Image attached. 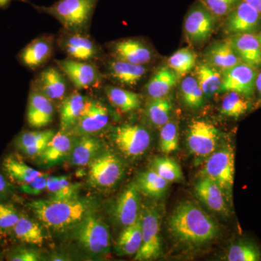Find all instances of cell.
<instances>
[{
	"label": "cell",
	"mask_w": 261,
	"mask_h": 261,
	"mask_svg": "<svg viewBox=\"0 0 261 261\" xmlns=\"http://www.w3.org/2000/svg\"><path fill=\"white\" fill-rule=\"evenodd\" d=\"M168 229L175 240L192 246L212 241L219 231L217 222L200 206L190 201L176 207L170 218Z\"/></svg>",
	"instance_id": "1"
},
{
	"label": "cell",
	"mask_w": 261,
	"mask_h": 261,
	"mask_svg": "<svg viewBox=\"0 0 261 261\" xmlns=\"http://www.w3.org/2000/svg\"><path fill=\"white\" fill-rule=\"evenodd\" d=\"M27 206L45 227L54 231L74 227L89 214L90 209L87 201L78 197L68 200H34Z\"/></svg>",
	"instance_id": "2"
},
{
	"label": "cell",
	"mask_w": 261,
	"mask_h": 261,
	"mask_svg": "<svg viewBox=\"0 0 261 261\" xmlns=\"http://www.w3.org/2000/svg\"><path fill=\"white\" fill-rule=\"evenodd\" d=\"M99 0H57L50 6L31 5L38 13L53 17L68 32L89 34Z\"/></svg>",
	"instance_id": "3"
},
{
	"label": "cell",
	"mask_w": 261,
	"mask_h": 261,
	"mask_svg": "<svg viewBox=\"0 0 261 261\" xmlns=\"http://www.w3.org/2000/svg\"><path fill=\"white\" fill-rule=\"evenodd\" d=\"M73 228V237L84 250L96 255L109 253L111 233L102 219L89 214Z\"/></svg>",
	"instance_id": "4"
},
{
	"label": "cell",
	"mask_w": 261,
	"mask_h": 261,
	"mask_svg": "<svg viewBox=\"0 0 261 261\" xmlns=\"http://www.w3.org/2000/svg\"><path fill=\"white\" fill-rule=\"evenodd\" d=\"M234 173V151L230 145L213 152L203 170L205 177L211 178L219 185L228 201H231L232 197Z\"/></svg>",
	"instance_id": "5"
},
{
	"label": "cell",
	"mask_w": 261,
	"mask_h": 261,
	"mask_svg": "<svg viewBox=\"0 0 261 261\" xmlns=\"http://www.w3.org/2000/svg\"><path fill=\"white\" fill-rule=\"evenodd\" d=\"M124 166L121 159L111 152L98 154L89 164V182L98 189L114 187L123 177Z\"/></svg>",
	"instance_id": "6"
},
{
	"label": "cell",
	"mask_w": 261,
	"mask_h": 261,
	"mask_svg": "<svg viewBox=\"0 0 261 261\" xmlns=\"http://www.w3.org/2000/svg\"><path fill=\"white\" fill-rule=\"evenodd\" d=\"M142 241L135 260H152L163 255L162 243L160 236L161 216L154 207H147L142 211Z\"/></svg>",
	"instance_id": "7"
},
{
	"label": "cell",
	"mask_w": 261,
	"mask_h": 261,
	"mask_svg": "<svg viewBox=\"0 0 261 261\" xmlns=\"http://www.w3.org/2000/svg\"><path fill=\"white\" fill-rule=\"evenodd\" d=\"M56 44L68 58L75 61L92 62L101 56V48L89 34L63 29L57 37Z\"/></svg>",
	"instance_id": "8"
},
{
	"label": "cell",
	"mask_w": 261,
	"mask_h": 261,
	"mask_svg": "<svg viewBox=\"0 0 261 261\" xmlns=\"http://www.w3.org/2000/svg\"><path fill=\"white\" fill-rule=\"evenodd\" d=\"M56 63L77 90L97 88L102 84V74L92 62L75 61L68 58L58 60Z\"/></svg>",
	"instance_id": "9"
},
{
	"label": "cell",
	"mask_w": 261,
	"mask_h": 261,
	"mask_svg": "<svg viewBox=\"0 0 261 261\" xmlns=\"http://www.w3.org/2000/svg\"><path fill=\"white\" fill-rule=\"evenodd\" d=\"M113 141L118 149L128 157H140L150 145L148 130L139 125L124 124L113 132Z\"/></svg>",
	"instance_id": "10"
},
{
	"label": "cell",
	"mask_w": 261,
	"mask_h": 261,
	"mask_svg": "<svg viewBox=\"0 0 261 261\" xmlns=\"http://www.w3.org/2000/svg\"><path fill=\"white\" fill-rule=\"evenodd\" d=\"M216 19L217 18L198 1L187 13L184 23L188 40L195 44L207 41L214 32Z\"/></svg>",
	"instance_id": "11"
},
{
	"label": "cell",
	"mask_w": 261,
	"mask_h": 261,
	"mask_svg": "<svg viewBox=\"0 0 261 261\" xmlns=\"http://www.w3.org/2000/svg\"><path fill=\"white\" fill-rule=\"evenodd\" d=\"M257 72L255 68L243 62L221 72V92H235L252 98L255 92Z\"/></svg>",
	"instance_id": "12"
},
{
	"label": "cell",
	"mask_w": 261,
	"mask_h": 261,
	"mask_svg": "<svg viewBox=\"0 0 261 261\" xmlns=\"http://www.w3.org/2000/svg\"><path fill=\"white\" fill-rule=\"evenodd\" d=\"M56 39L51 34H44L33 39L18 53V61L20 65L35 70L47 64L54 53Z\"/></svg>",
	"instance_id": "13"
},
{
	"label": "cell",
	"mask_w": 261,
	"mask_h": 261,
	"mask_svg": "<svg viewBox=\"0 0 261 261\" xmlns=\"http://www.w3.org/2000/svg\"><path fill=\"white\" fill-rule=\"evenodd\" d=\"M219 137V130L214 125L205 121H194L189 126L187 145L196 155H209L216 150Z\"/></svg>",
	"instance_id": "14"
},
{
	"label": "cell",
	"mask_w": 261,
	"mask_h": 261,
	"mask_svg": "<svg viewBox=\"0 0 261 261\" xmlns=\"http://www.w3.org/2000/svg\"><path fill=\"white\" fill-rule=\"evenodd\" d=\"M66 76L58 66L48 67L39 73L32 84L33 88L56 104L66 97L68 90Z\"/></svg>",
	"instance_id": "15"
},
{
	"label": "cell",
	"mask_w": 261,
	"mask_h": 261,
	"mask_svg": "<svg viewBox=\"0 0 261 261\" xmlns=\"http://www.w3.org/2000/svg\"><path fill=\"white\" fill-rule=\"evenodd\" d=\"M260 25V13L251 5L242 1L226 15L225 32L231 35L245 33L255 34Z\"/></svg>",
	"instance_id": "16"
},
{
	"label": "cell",
	"mask_w": 261,
	"mask_h": 261,
	"mask_svg": "<svg viewBox=\"0 0 261 261\" xmlns=\"http://www.w3.org/2000/svg\"><path fill=\"white\" fill-rule=\"evenodd\" d=\"M108 122V108L99 101L89 99L78 123L70 133L75 137L93 135L104 129Z\"/></svg>",
	"instance_id": "17"
},
{
	"label": "cell",
	"mask_w": 261,
	"mask_h": 261,
	"mask_svg": "<svg viewBox=\"0 0 261 261\" xmlns=\"http://www.w3.org/2000/svg\"><path fill=\"white\" fill-rule=\"evenodd\" d=\"M111 56L119 61L137 65H146L152 58V51L145 42L137 39H125L108 45Z\"/></svg>",
	"instance_id": "18"
},
{
	"label": "cell",
	"mask_w": 261,
	"mask_h": 261,
	"mask_svg": "<svg viewBox=\"0 0 261 261\" xmlns=\"http://www.w3.org/2000/svg\"><path fill=\"white\" fill-rule=\"evenodd\" d=\"M55 116V104L31 87L27 109V121L31 128H42L50 124Z\"/></svg>",
	"instance_id": "19"
},
{
	"label": "cell",
	"mask_w": 261,
	"mask_h": 261,
	"mask_svg": "<svg viewBox=\"0 0 261 261\" xmlns=\"http://www.w3.org/2000/svg\"><path fill=\"white\" fill-rule=\"evenodd\" d=\"M141 192L137 182H132L122 192L115 205L113 215L117 222L127 226L140 216Z\"/></svg>",
	"instance_id": "20"
},
{
	"label": "cell",
	"mask_w": 261,
	"mask_h": 261,
	"mask_svg": "<svg viewBox=\"0 0 261 261\" xmlns=\"http://www.w3.org/2000/svg\"><path fill=\"white\" fill-rule=\"evenodd\" d=\"M197 197L208 208L223 216H228L227 199L219 185L210 178L203 177L195 186Z\"/></svg>",
	"instance_id": "21"
},
{
	"label": "cell",
	"mask_w": 261,
	"mask_h": 261,
	"mask_svg": "<svg viewBox=\"0 0 261 261\" xmlns=\"http://www.w3.org/2000/svg\"><path fill=\"white\" fill-rule=\"evenodd\" d=\"M229 39L242 62L255 69H260L261 47L257 34L255 33L233 34Z\"/></svg>",
	"instance_id": "22"
},
{
	"label": "cell",
	"mask_w": 261,
	"mask_h": 261,
	"mask_svg": "<svg viewBox=\"0 0 261 261\" xmlns=\"http://www.w3.org/2000/svg\"><path fill=\"white\" fill-rule=\"evenodd\" d=\"M1 169L8 181L17 187L30 183L43 174L30 167L18 156L12 154L5 156L2 161Z\"/></svg>",
	"instance_id": "23"
},
{
	"label": "cell",
	"mask_w": 261,
	"mask_h": 261,
	"mask_svg": "<svg viewBox=\"0 0 261 261\" xmlns=\"http://www.w3.org/2000/svg\"><path fill=\"white\" fill-rule=\"evenodd\" d=\"M74 135L60 130L48 142L39 158L46 166H53L69 158L75 143Z\"/></svg>",
	"instance_id": "24"
},
{
	"label": "cell",
	"mask_w": 261,
	"mask_h": 261,
	"mask_svg": "<svg viewBox=\"0 0 261 261\" xmlns=\"http://www.w3.org/2000/svg\"><path fill=\"white\" fill-rule=\"evenodd\" d=\"M88 99L78 90L65 97L60 104L61 130L70 132L73 130L83 113Z\"/></svg>",
	"instance_id": "25"
},
{
	"label": "cell",
	"mask_w": 261,
	"mask_h": 261,
	"mask_svg": "<svg viewBox=\"0 0 261 261\" xmlns=\"http://www.w3.org/2000/svg\"><path fill=\"white\" fill-rule=\"evenodd\" d=\"M107 70L111 79L126 87L137 85L147 71L145 65L133 64L114 58L108 62Z\"/></svg>",
	"instance_id": "26"
},
{
	"label": "cell",
	"mask_w": 261,
	"mask_h": 261,
	"mask_svg": "<svg viewBox=\"0 0 261 261\" xmlns=\"http://www.w3.org/2000/svg\"><path fill=\"white\" fill-rule=\"evenodd\" d=\"M207 63L221 72L242 63L229 38L213 44L206 53Z\"/></svg>",
	"instance_id": "27"
},
{
	"label": "cell",
	"mask_w": 261,
	"mask_h": 261,
	"mask_svg": "<svg viewBox=\"0 0 261 261\" xmlns=\"http://www.w3.org/2000/svg\"><path fill=\"white\" fill-rule=\"evenodd\" d=\"M102 148V142L93 135L78 137L75 140L70 152V162L77 167L89 166V163L99 154Z\"/></svg>",
	"instance_id": "28"
},
{
	"label": "cell",
	"mask_w": 261,
	"mask_h": 261,
	"mask_svg": "<svg viewBox=\"0 0 261 261\" xmlns=\"http://www.w3.org/2000/svg\"><path fill=\"white\" fill-rule=\"evenodd\" d=\"M142 241V214L135 222L125 226L116 243V252L121 256L136 255Z\"/></svg>",
	"instance_id": "29"
},
{
	"label": "cell",
	"mask_w": 261,
	"mask_h": 261,
	"mask_svg": "<svg viewBox=\"0 0 261 261\" xmlns=\"http://www.w3.org/2000/svg\"><path fill=\"white\" fill-rule=\"evenodd\" d=\"M178 80V75L169 67H161L147 82L146 92L151 99L167 97Z\"/></svg>",
	"instance_id": "30"
},
{
	"label": "cell",
	"mask_w": 261,
	"mask_h": 261,
	"mask_svg": "<svg viewBox=\"0 0 261 261\" xmlns=\"http://www.w3.org/2000/svg\"><path fill=\"white\" fill-rule=\"evenodd\" d=\"M11 235L20 243L28 245L42 246L44 242V234L40 226L23 211Z\"/></svg>",
	"instance_id": "31"
},
{
	"label": "cell",
	"mask_w": 261,
	"mask_h": 261,
	"mask_svg": "<svg viewBox=\"0 0 261 261\" xmlns=\"http://www.w3.org/2000/svg\"><path fill=\"white\" fill-rule=\"evenodd\" d=\"M196 75L200 88L207 97L221 92L222 73L212 65L201 63L196 69Z\"/></svg>",
	"instance_id": "32"
},
{
	"label": "cell",
	"mask_w": 261,
	"mask_h": 261,
	"mask_svg": "<svg viewBox=\"0 0 261 261\" xmlns=\"http://www.w3.org/2000/svg\"><path fill=\"white\" fill-rule=\"evenodd\" d=\"M105 92L110 102L121 112H132L141 106L140 96L132 91L107 86L105 88Z\"/></svg>",
	"instance_id": "33"
},
{
	"label": "cell",
	"mask_w": 261,
	"mask_h": 261,
	"mask_svg": "<svg viewBox=\"0 0 261 261\" xmlns=\"http://www.w3.org/2000/svg\"><path fill=\"white\" fill-rule=\"evenodd\" d=\"M80 185L73 183L65 176H48L47 191L51 200H68L77 198Z\"/></svg>",
	"instance_id": "34"
},
{
	"label": "cell",
	"mask_w": 261,
	"mask_h": 261,
	"mask_svg": "<svg viewBox=\"0 0 261 261\" xmlns=\"http://www.w3.org/2000/svg\"><path fill=\"white\" fill-rule=\"evenodd\" d=\"M252 108L251 98L235 92H226L221 102V113L229 118H241Z\"/></svg>",
	"instance_id": "35"
},
{
	"label": "cell",
	"mask_w": 261,
	"mask_h": 261,
	"mask_svg": "<svg viewBox=\"0 0 261 261\" xmlns=\"http://www.w3.org/2000/svg\"><path fill=\"white\" fill-rule=\"evenodd\" d=\"M136 182L141 193L154 198L162 197L166 193L170 183L161 177L153 169L141 173Z\"/></svg>",
	"instance_id": "36"
},
{
	"label": "cell",
	"mask_w": 261,
	"mask_h": 261,
	"mask_svg": "<svg viewBox=\"0 0 261 261\" xmlns=\"http://www.w3.org/2000/svg\"><path fill=\"white\" fill-rule=\"evenodd\" d=\"M228 261H260L261 250L256 244L250 240H240L228 249Z\"/></svg>",
	"instance_id": "37"
},
{
	"label": "cell",
	"mask_w": 261,
	"mask_h": 261,
	"mask_svg": "<svg viewBox=\"0 0 261 261\" xmlns=\"http://www.w3.org/2000/svg\"><path fill=\"white\" fill-rule=\"evenodd\" d=\"M172 111V102L169 98L152 99L147 106V116L149 121L157 127H162L169 121Z\"/></svg>",
	"instance_id": "38"
},
{
	"label": "cell",
	"mask_w": 261,
	"mask_h": 261,
	"mask_svg": "<svg viewBox=\"0 0 261 261\" xmlns=\"http://www.w3.org/2000/svg\"><path fill=\"white\" fill-rule=\"evenodd\" d=\"M196 62L195 53L189 48H182L168 58V65L179 78L188 74L195 68Z\"/></svg>",
	"instance_id": "39"
},
{
	"label": "cell",
	"mask_w": 261,
	"mask_h": 261,
	"mask_svg": "<svg viewBox=\"0 0 261 261\" xmlns=\"http://www.w3.org/2000/svg\"><path fill=\"white\" fill-rule=\"evenodd\" d=\"M182 98L191 109H199L204 106V94L197 80L191 75L185 77L181 83Z\"/></svg>",
	"instance_id": "40"
},
{
	"label": "cell",
	"mask_w": 261,
	"mask_h": 261,
	"mask_svg": "<svg viewBox=\"0 0 261 261\" xmlns=\"http://www.w3.org/2000/svg\"><path fill=\"white\" fill-rule=\"evenodd\" d=\"M152 166L154 171L168 182L181 181L183 178L179 165L170 158H157L154 160Z\"/></svg>",
	"instance_id": "41"
},
{
	"label": "cell",
	"mask_w": 261,
	"mask_h": 261,
	"mask_svg": "<svg viewBox=\"0 0 261 261\" xmlns=\"http://www.w3.org/2000/svg\"><path fill=\"white\" fill-rule=\"evenodd\" d=\"M21 211L10 201H0V231L3 234H12Z\"/></svg>",
	"instance_id": "42"
},
{
	"label": "cell",
	"mask_w": 261,
	"mask_h": 261,
	"mask_svg": "<svg viewBox=\"0 0 261 261\" xmlns=\"http://www.w3.org/2000/svg\"><path fill=\"white\" fill-rule=\"evenodd\" d=\"M160 147L164 153L167 154L174 152L178 149V128L174 122L168 121L161 127Z\"/></svg>",
	"instance_id": "43"
},
{
	"label": "cell",
	"mask_w": 261,
	"mask_h": 261,
	"mask_svg": "<svg viewBox=\"0 0 261 261\" xmlns=\"http://www.w3.org/2000/svg\"><path fill=\"white\" fill-rule=\"evenodd\" d=\"M55 135L56 132L54 130H25L20 132L15 137L13 144L17 150L19 151L24 147L35 145L41 141L51 139Z\"/></svg>",
	"instance_id": "44"
},
{
	"label": "cell",
	"mask_w": 261,
	"mask_h": 261,
	"mask_svg": "<svg viewBox=\"0 0 261 261\" xmlns=\"http://www.w3.org/2000/svg\"><path fill=\"white\" fill-rule=\"evenodd\" d=\"M216 18L226 16L243 0H198Z\"/></svg>",
	"instance_id": "45"
},
{
	"label": "cell",
	"mask_w": 261,
	"mask_h": 261,
	"mask_svg": "<svg viewBox=\"0 0 261 261\" xmlns=\"http://www.w3.org/2000/svg\"><path fill=\"white\" fill-rule=\"evenodd\" d=\"M6 260L10 261H37L40 255L37 250L25 247H15L9 250L6 255Z\"/></svg>",
	"instance_id": "46"
},
{
	"label": "cell",
	"mask_w": 261,
	"mask_h": 261,
	"mask_svg": "<svg viewBox=\"0 0 261 261\" xmlns=\"http://www.w3.org/2000/svg\"><path fill=\"white\" fill-rule=\"evenodd\" d=\"M48 175L43 173L34 181L27 185L18 187V190L22 193L29 195H38L47 190V179Z\"/></svg>",
	"instance_id": "47"
},
{
	"label": "cell",
	"mask_w": 261,
	"mask_h": 261,
	"mask_svg": "<svg viewBox=\"0 0 261 261\" xmlns=\"http://www.w3.org/2000/svg\"><path fill=\"white\" fill-rule=\"evenodd\" d=\"M51 139H47L38 142L35 145L29 146V147H24V148L19 150L22 154L27 158H37L41 155V154L44 152L46 147H47L48 142Z\"/></svg>",
	"instance_id": "48"
},
{
	"label": "cell",
	"mask_w": 261,
	"mask_h": 261,
	"mask_svg": "<svg viewBox=\"0 0 261 261\" xmlns=\"http://www.w3.org/2000/svg\"><path fill=\"white\" fill-rule=\"evenodd\" d=\"M11 185L12 184L5 177V175L0 172V201L8 200L13 192Z\"/></svg>",
	"instance_id": "49"
},
{
	"label": "cell",
	"mask_w": 261,
	"mask_h": 261,
	"mask_svg": "<svg viewBox=\"0 0 261 261\" xmlns=\"http://www.w3.org/2000/svg\"><path fill=\"white\" fill-rule=\"evenodd\" d=\"M13 1L22 2V3L31 4V3L29 0H0V9L5 10L7 9V8H9L10 4H11L12 2Z\"/></svg>",
	"instance_id": "50"
},
{
	"label": "cell",
	"mask_w": 261,
	"mask_h": 261,
	"mask_svg": "<svg viewBox=\"0 0 261 261\" xmlns=\"http://www.w3.org/2000/svg\"><path fill=\"white\" fill-rule=\"evenodd\" d=\"M255 91L258 94L259 99L261 101V70L257 72L256 80H255Z\"/></svg>",
	"instance_id": "51"
},
{
	"label": "cell",
	"mask_w": 261,
	"mask_h": 261,
	"mask_svg": "<svg viewBox=\"0 0 261 261\" xmlns=\"http://www.w3.org/2000/svg\"><path fill=\"white\" fill-rule=\"evenodd\" d=\"M247 4L251 5L260 13L261 15V0H243Z\"/></svg>",
	"instance_id": "52"
},
{
	"label": "cell",
	"mask_w": 261,
	"mask_h": 261,
	"mask_svg": "<svg viewBox=\"0 0 261 261\" xmlns=\"http://www.w3.org/2000/svg\"><path fill=\"white\" fill-rule=\"evenodd\" d=\"M257 37H258L259 41H260V47H261V32L257 34Z\"/></svg>",
	"instance_id": "53"
},
{
	"label": "cell",
	"mask_w": 261,
	"mask_h": 261,
	"mask_svg": "<svg viewBox=\"0 0 261 261\" xmlns=\"http://www.w3.org/2000/svg\"><path fill=\"white\" fill-rule=\"evenodd\" d=\"M1 234H3V233H2L1 231H0V235Z\"/></svg>",
	"instance_id": "54"
}]
</instances>
